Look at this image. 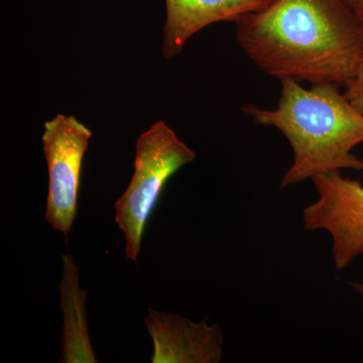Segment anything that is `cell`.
<instances>
[{
	"mask_svg": "<svg viewBox=\"0 0 363 363\" xmlns=\"http://www.w3.org/2000/svg\"><path fill=\"white\" fill-rule=\"evenodd\" d=\"M344 2L350 6L358 20L363 23V0H344Z\"/></svg>",
	"mask_w": 363,
	"mask_h": 363,
	"instance_id": "10",
	"label": "cell"
},
{
	"mask_svg": "<svg viewBox=\"0 0 363 363\" xmlns=\"http://www.w3.org/2000/svg\"><path fill=\"white\" fill-rule=\"evenodd\" d=\"M318 199L303 211L305 230L327 231L339 272L363 255V185L341 171L313 178Z\"/></svg>",
	"mask_w": 363,
	"mask_h": 363,
	"instance_id": "5",
	"label": "cell"
},
{
	"mask_svg": "<svg viewBox=\"0 0 363 363\" xmlns=\"http://www.w3.org/2000/svg\"><path fill=\"white\" fill-rule=\"evenodd\" d=\"M343 88L346 98L363 113V55L357 70Z\"/></svg>",
	"mask_w": 363,
	"mask_h": 363,
	"instance_id": "9",
	"label": "cell"
},
{
	"mask_svg": "<svg viewBox=\"0 0 363 363\" xmlns=\"http://www.w3.org/2000/svg\"><path fill=\"white\" fill-rule=\"evenodd\" d=\"M234 23L248 58L279 80L343 87L363 55V23L344 0H272Z\"/></svg>",
	"mask_w": 363,
	"mask_h": 363,
	"instance_id": "1",
	"label": "cell"
},
{
	"mask_svg": "<svg viewBox=\"0 0 363 363\" xmlns=\"http://www.w3.org/2000/svg\"><path fill=\"white\" fill-rule=\"evenodd\" d=\"M154 353L152 363H218L223 357V332L207 320H192L150 308L145 318Z\"/></svg>",
	"mask_w": 363,
	"mask_h": 363,
	"instance_id": "6",
	"label": "cell"
},
{
	"mask_svg": "<svg viewBox=\"0 0 363 363\" xmlns=\"http://www.w3.org/2000/svg\"><path fill=\"white\" fill-rule=\"evenodd\" d=\"M130 185L114 204L116 222L125 240V257L138 262L143 233L169 179L196 159L175 131L157 121L136 140Z\"/></svg>",
	"mask_w": 363,
	"mask_h": 363,
	"instance_id": "3",
	"label": "cell"
},
{
	"mask_svg": "<svg viewBox=\"0 0 363 363\" xmlns=\"http://www.w3.org/2000/svg\"><path fill=\"white\" fill-rule=\"evenodd\" d=\"M60 283V298L63 310L61 362L96 363L91 344L86 318L87 293L80 288L79 269L70 255H64Z\"/></svg>",
	"mask_w": 363,
	"mask_h": 363,
	"instance_id": "8",
	"label": "cell"
},
{
	"mask_svg": "<svg viewBox=\"0 0 363 363\" xmlns=\"http://www.w3.org/2000/svg\"><path fill=\"white\" fill-rule=\"evenodd\" d=\"M351 286L357 291V293L362 294L363 295V284L359 283H351Z\"/></svg>",
	"mask_w": 363,
	"mask_h": 363,
	"instance_id": "11",
	"label": "cell"
},
{
	"mask_svg": "<svg viewBox=\"0 0 363 363\" xmlns=\"http://www.w3.org/2000/svg\"><path fill=\"white\" fill-rule=\"evenodd\" d=\"M92 133L76 117L58 114L42 136L49 191L45 218L54 230L70 233L77 215L81 169Z\"/></svg>",
	"mask_w": 363,
	"mask_h": 363,
	"instance_id": "4",
	"label": "cell"
},
{
	"mask_svg": "<svg viewBox=\"0 0 363 363\" xmlns=\"http://www.w3.org/2000/svg\"><path fill=\"white\" fill-rule=\"evenodd\" d=\"M276 108L247 104L241 111L260 125L281 131L293 150L292 166L281 177L286 189L331 172H363V159L352 150L363 143V113L337 85L305 88L291 78L281 79Z\"/></svg>",
	"mask_w": 363,
	"mask_h": 363,
	"instance_id": "2",
	"label": "cell"
},
{
	"mask_svg": "<svg viewBox=\"0 0 363 363\" xmlns=\"http://www.w3.org/2000/svg\"><path fill=\"white\" fill-rule=\"evenodd\" d=\"M167 7L162 52L171 59L203 28L220 23H235L241 16L266 7L272 0H164Z\"/></svg>",
	"mask_w": 363,
	"mask_h": 363,
	"instance_id": "7",
	"label": "cell"
}]
</instances>
